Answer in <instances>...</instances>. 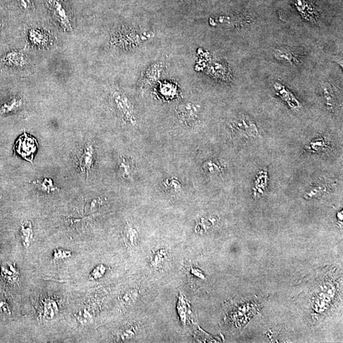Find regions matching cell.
<instances>
[{"label":"cell","instance_id":"2","mask_svg":"<svg viewBox=\"0 0 343 343\" xmlns=\"http://www.w3.org/2000/svg\"><path fill=\"white\" fill-rule=\"evenodd\" d=\"M48 7L55 20L59 23L63 30L65 31H72L70 18L67 14L66 8L63 5L61 0H47Z\"/></svg>","mask_w":343,"mask_h":343},{"label":"cell","instance_id":"12","mask_svg":"<svg viewBox=\"0 0 343 343\" xmlns=\"http://www.w3.org/2000/svg\"><path fill=\"white\" fill-rule=\"evenodd\" d=\"M162 188L164 190L171 195H176L182 190V184L176 178L166 179L162 182Z\"/></svg>","mask_w":343,"mask_h":343},{"label":"cell","instance_id":"15","mask_svg":"<svg viewBox=\"0 0 343 343\" xmlns=\"http://www.w3.org/2000/svg\"><path fill=\"white\" fill-rule=\"evenodd\" d=\"M21 236L24 243H29V241L32 240L33 237V231L32 226L29 222H24L21 225Z\"/></svg>","mask_w":343,"mask_h":343},{"label":"cell","instance_id":"3","mask_svg":"<svg viewBox=\"0 0 343 343\" xmlns=\"http://www.w3.org/2000/svg\"><path fill=\"white\" fill-rule=\"evenodd\" d=\"M95 161V149L93 145L87 142L84 145L81 152L78 158V168L83 175L88 176L93 167Z\"/></svg>","mask_w":343,"mask_h":343},{"label":"cell","instance_id":"9","mask_svg":"<svg viewBox=\"0 0 343 343\" xmlns=\"http://www.w3.org/2000/svg\"><path fill=\"white\" fill-rule=\"evenodd\" d=\"M3 62L8 66L23 67L26 64V58L22 52L11 51L4 56Z\"/></svg>","mask_w":343,"mask_h":343},{"label":"cell","instance_id":"4","mask_svg":"<svg viewBox=\"0 0 343 343\" xmlns=\"http://www.w3.org/2000/svg\"><path fill=\"white\" fill-rule=\"evenodd\" d=\"M165 68L163 62H155L147 67L143 74L141 80L142 87H148L153 85L161 77L162 73Z\"/></svg>","mask_w":343,"mask_h":343},{"label":"cell","instance_id":"14","mask_svg":"<svg viewBox=\"0 0 343 343\" xmlns=\"http://www.w3.org/2000/svg\"><path fill=\"white\" fill-rule=\"evenodd\" d=\"M1 272L2 275L8 281L14 282L18 279V271L12 264H8V263L3 264L1 268Z\"/></svg>","mask_w":343,"mask_h":343},{"label":"cell","instance_id":"10","mask_svg":"<svg viewBox=\"0 0 343 343\" xmlns=\"http://www.w3.org/2000/svg\"><path fill=\"white\" fill-rule=\"evenodd\" d=\"M29 39L34 45L39 47H47L50 40L47 34L37 29H31L29 31Z\"/></svg>","mask_w":343,"mask_h":343},{"label":"cell","instance_id":"19","mask_svg":"<svg viewBox=\"0 0 343 343\" xmlns=\"http://www.w3.org/2000/svg\"><path fill=\"white\" fill-rule=\"evenodd\" d=\"M18 2L23 9L28 10L33 8V3L31 0H18Z\"/></svg>","mask_w":343,"mask_h":343},{"label":"cell","instance_id":"11","mask_svg":"<svg viewBox=\"0 0 343 343\" xmlns=\"http://www.w3.org/2000/svg\"><path fill=\"white\" fill-rule=\"evenodd\" d=\"M33 184L39 191L47 194L60 191V188L55 184L53 180L50 178H45L34 181Z\"/></svg>","mask_w":343,"mask_h":343},{"label":"cell","instance_id":"6","mask_svg":"<svg viewBox=\"0 0 343 343\" xmlns=\"http://www.w3.org/2000/svg\"><path fill=\"white\" fill-rule=\"evenodd\" d=\"M135 170L133 161L125 156H122L119 164V171L121 178L127 181L133 180Z\"/></svg>","mask_w":343,"mask_h":343},{"label":"cell","instance_id":"1","mask_svg":"<svg viewBox=\"0 0 343 343\" xmlns=\"http://www.w3.org/2000/svg\"><path fill=\"white\" fill-rule=\"evenodd\" d=\"M111 98L118 115L122 121L126 123L136 125V113L129 99L123 92L117 90L112 92Z\"/></svg>","mask_w":343,"mask_h":343},{"label":"cell","instance_id":"7","mask_svg":"<svg viewBox=\"0 0 343 343\" xmlns=\"http://www.w3.org/2000/svg\"><path fill=\"white\" fill-rule=\"evenodd\" d=\"M24 105L22 98L15 97L12 100L0 105V117L10 114L22 108Z\"/></svg>","mask_w":343,"mask_h":343},{"label":"cell","instance_id":"16","mask_svg":"<svg viewBox=\"0 0 343 343\" xmlns=\"http://www.w3.org/2000/svg\"><path fill=\"white\" fill-rule=\"evenodd\" d=\"M124 235H125V239L127 242L130 243H133L136 239L135 238L138 237V233H137V231L135 228H133L130 225H128L124 231Z\"/></svg>","mask_w":343,"mask_h":343},{"label":"cell","instance_id":"8","mask_svg":"<svg viewBox=\"0 0 343 343\" xmlns=\"http://www.w3.org/2000/svg\"><path fill=\"white\" fill-rule=\"evenodd\" d=\"M233 128H235V131L241 130L240 131L241 133L244 134L245 136H248V137L256 138L259 135L255 124L250 121V119H243L242 122L235 124Z\"/></svg>","mask_w":343,"mask_h":343},{"label":"cell","instance_id":"17","mask_svg":"<svg viewBox=\"0 0 343 343\" xmlns=\"http://www.w3.org/2000/svg\"><path fill=\"white\" fill-rule=\"evenodd\" d=\"M71 256V252L62 250L60 249L55 250L53 258L54 260H60V259L67 258Z\"/></svg>","mask_w":343,"mask_h":343},{"label":"cell","instance_id":"13","mask_svg":"<svg viewBox=\"0 0 343 343\" xmlns=\"http://www.w3.org/2000/svg\"><path fill=\"white\" fill-rule=\"evenodd\" d=\"M202 168L203 173L209 176H218L222 172V166L212 161H205L202 165Z\"/></svg>","mask_w":343,"mask_h":343},{"label":"cell","instance_id":"5","mask_svg":"<svg viewBox=\"0 0 343 343\" xmlns=\"http://www.w3.org/2000/svg\"><path fill=\"white\" fill-rule=\"evenodd\" d=\"M176 111L181 121L187 125L191 126L197 121V109L192 104L180 105Z\"/></svg>","mask_w":343,"mask_h":343},{"label":"cell","instance_id":"18","mask_svg":"<svg viewBox=\"0 0 343 343\" xmlns=\"http://www.w3.org/2000/svg\"><path fill=\"white\" fill-rule=\"evenodd\" d=\"M104 272L105 268L101 265V266H98V268L94 269L93 272L91 273L90 278L93 279H98V278L101 277Z\"/></svg>","mask_w":343,"mask_h":343}]
</instances>
